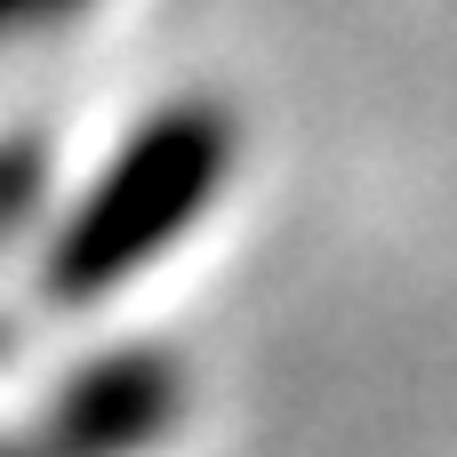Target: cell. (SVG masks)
Returning a JSON list of instances; mask_svg holds the SVG:
<instances>
[{
	"label": "cell",
	"mask_w": 457,
	"mask_h": 457,
	"mask_svg": "<svg viewBox=\"0 0 457 457\" xmlns=\"http://www.w3.org/2000/svg\"><path fill=\"white\" fill-rule=\"evenodd\" d=\"M225 161H233V129L217 104L161 112L64 225V241L48 257V297H96L120 273H137L145 257H161V241L209 209Z\"/></svg>",
	"instance_id": "6da1fadb"
},
{
	"label": "cell",
	"mask_w": 457,
	"mask_h": 457,
	"mask_svg": "<svg viewBox=\"0 0 457 457\" xmlns=\"http://www.w3.org/2000/svg\"><path fill=\"white\" fill-rule=\"evenodd\" d=\"M177 410V378L161 361H104L72 402L56 410V457H120L153 442Z\"/></svg>",
	"instance_id": "7a4b0ae2"
},
{
	"label": "cell",
	"mask_w": 457,
	"mask_h": 457,
	"mask_svg": "<svg viewBox=\"0 0 457 457\" xmlns=\"http://www.w3.org/2000/svg\"><path fill=\"white\" fill-rule=\"evenodd\" d=\"M48 8H64V0H0V24H16V16H48Z\"/></svg>",
	"instance_id": "3957f363"
}]
</instances>
